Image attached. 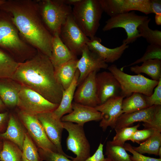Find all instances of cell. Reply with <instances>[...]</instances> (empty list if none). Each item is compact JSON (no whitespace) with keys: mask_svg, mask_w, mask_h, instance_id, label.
Instances as JSON below:
<instances>
[{"mask_svg":"<svg viewBox=\"0 0 161 161\" xmlns=\"http://www.w3.org/2000/svg\"><path fill=\"white\" fill-rule=\"evenodd\" d=\"M0 9L7 13L24 40L50 57L53 35L42 20L36 0H5Z\"/></svg>","mask_w":161,"mask_h":161,"instance_id":"6da1fadb","label":"cell"},{"mask_svg":"<svg viewBox=\"0 0 161 161\" xmlns=\"http://www.w3.org/2000/svg\"><path fill=\"white\" fill-rule=\"evenodd\" d=\"M11 78L59 105L64 90L57 80L49 58L37 51L31 58L20 63Z\"/></svg>","mask_w":161,"mask_h":161,"instance_id":"7a4b0ae2","label":"cell"},{"mask_svg":"<svg viewBox=\"0 0 161 161\" xmlns=\"http://www.w3.org/2000/svg\"><path fill=\"white\" fill-rule=\"evenodd\" d=\"M0 47L19 63L30 59L37 52L21 37L8 15L0 19Z\"/></svg>","mask_w":161,"mask_h":161,"instance_id":"3957f363","label":"cell"},{"mask_svg":"<svg viewBox=\"0 0 161 161\" xmlns=\"http://www.w3.org/2000/svg\"><path fill=\"white\" fill-rule=\"evenodd\" d=\"M103 11L99 0H81L73 6L74 21L89 38L95 36Z\"/></svg>","mask_w":161,"mask_h":161,"instance_id":"277c9868","label":"cell"},{"mask_svg":"<svg viewBox=\"0 0 161 161\" xmlns=\"http://www.w3.org/2000/svg\"><path fill=\"white\" fill-rule=\"evenodd\" d=\"M42 20L53 35L59 34L62 25L72 14V8L63 0H36Z\"/></svg>","mask_w":161,"mask_h":161,"instance_id":"5b68a950","label":"cell"},{"mask_svg":"<svg viewBox=\"0 0 161 161\" xmlns=\"http://www.w3.org/2000/svg\"><path fill=\"white\" fill-rule=\"evenodd\" d=\"M107 69L119 83L121 95L124 97H129L134 93L150 96L158 83L159 81L149 79L141 74L131 75L126 74L115 64L108 66Z\"/></svg>","mask_w":161,"mask_h":161,"instance_id":"8992f818","label":"cell"},{"mask_svg":"<svg viewBox=\"0 0 161 161\" xmlns=\"http://www.w3.org/2000/svg\"><path fill=\"white\" fill-rule=\"evenodd\" d=\"M149 18L146 16L137 15L134 11L121 13L108 19L102 30L105 32L115 28L124 29L127 37L123 40V43L128 44L133 43L140 37L138 28Z\"/></svg>","mask_w":161,"mask_h":161,"instance_id":"52a82bcc","label":"cell"},{"mask_svg":"<svg viewBox=\"0 0 161 161\" xmlns=\"http://www.w3.org/2000/svg\"><path fill=\"white\" fill-rule=\"evenodd\" d=\"M62 122L64 129L68 133L66 139L67 150L76 155L72 161H84L90 155V145L86 137L83 126L69 122Z\"/></svg>","mask_w":161,"mask_h":161,"instance_id":"ba28073f","label":"cell"},{"mask_svg":"<svg viewBox=\"0 0 161 161\" xmlns=\"http://www.w3.org/2000/svg\"><path fill=\"white\" fill-rule=\"evenodd\" d=\"M58 105L49 101L36 92L22 86L18 95L17 105L21 110L30 114L36 115L40 113L53 112Z\"/></svg>","mask_w":161,"mask_h":161,"instance_id":"9c48e42d","label":"cell"},{"mask_svg":"<svg viewBox=\"0 0 161 161\" xmlns=\"http://www.w3.org/2000/svg\"><path fill=\"white\" fill-rule=\"evenodd\" d=\"M60 37L64 43L76 56L81 55L83 49L89 39L75 22L72 14L62 25Z\"/></svg>","mask_w":161,"mask_h":161,"instance_id":"30bf717a","label":"cell"},{"mask_svg":"<svg viewBox=\"0 0 161 161\" xmlns=\"http://www.w3.org/2000/svg\"><path fill=\"white\" fill-rule=\"evenodd\" d=\"M18 116L27 130L28 134L38 148L58 153L56 147L47 136L36 115L30 114L20 110L18 112Z\"/></svg>","mask_w":161,"mask_h":161,"instance_id":"8fae6325","label":"cell"},{"mask_svg":"<svg viewBox=\"0 0 161 161\" xmlns=\"http://www.w3.org/2000/svg\"><path fill=\"white\" fill-rule=\"evenodd\" d=\"M36 115L47 136L56 147L58 152L72 159L73 157L66 154L62 149L61 142L64 128L61 120L57 118L52 112L40 113Z\"/></svg>","mask_w":161,"mask_h":161,"instance_id":"7c38bea8","label":"cell"},{"mask_svg":"<svg viewBox=\"0 0 161 161\" xmlns=\"http://www.w3.org/2000/svg\"><path fill=\"white\" fill-rule=\"evenodd\" d=\"M96 83L100 105L121 95L120 83L111 72L104 71L97 73Z\"/></svg>","mask_w":161,"mask_h":161,"instance_id":"4fadbf2b","label":"cell"},{"mask_svg":"<svg viewBox=\"0 0 161 161\" xmlns=\"http://www.w3.org/2000/svg\"><path fill=\"white\" fill-rule=\"evenodd\" d=\"M97 73L91 72L78 86L74 95V102L94 108L100 105L96 83Z\"/></svg>","mask_w":161,"mask_h":161,"instance_id":"5bb4252c","label":"cell"},{"mask_svg":"<svg viewBox=\"0 0 161 161\" xmlns=\"http://www.w3.org/2000/svg\"><path fill=\"white\" fill-rule=\"evenodd\" d=\"M81 55L77 64L79 72L78 86L91 72H97L101 69H106L108 67V64L97 54L91 51L86 45L83 49Z\"/></svg>","mask_w":161,"mask_h":161,"instance_id":"9a60e30c","label":"cell"},{"mask_svg":"<svg viewBox=\"0 0 161 161\" xmlns=\"http://www.w3.org/2000/svg\"><path fill=\"white\" fill-rule=\"evenodd\" d=\"M124 98L122 95L113 97L95 107L101 113L99 126L103 131H105L109 126L114 129L117 119L122 114V103Z\"/></svg>","mask_w":161,"mask_h":161,"instance_id":"2e32d148","label":"cell"},{"mask_svg":"<svg viewBox=\"0 0 161 161\" xmlns=\"http://www.w3.org/2000/svg\"><path fill=\"white\" fill-rule=\"evenodd\" d=\"M72 111L61 119L63 122L75 123L83 126L86 122L92 121H99L102 119L101 113L95 108L76 103H72Z\"/></svg>","mask_w":161,"mask_h":161,"instance_id":"e0dca14e","label":"cell"},{"mask_svg":"<svg viewBox=\"0 0 161 161\" xmlns=\"http://www.w3.org/2000/svg\"><path fill=\"white\" fill-rule=\"evenodd\" d=\"M101 39L96 36L89 38L86 45L89 49L101 58L107 63H113L118 60L129 46L123 43L120 46L109 48L101 44Z\"/></svg>","mask_w":161,"mask_h":161,"instance_id":"ac0fdd59","label":"cell"},{"mask_svg":"<svg viewBox=\"0 0 161 161\" xmlns=\"http://www.w3.org/2000/svg\"><path fill=\"white\" fill-rule=\"evenodd\" d=\"M22 85L11 78L0 79V97L5 106H17Z\"/></svg>","mask_w":161,"mask_h":161,"instance_id":"d6986e66","label":"cell"},{"mask_svg":"<svg viewBox=\"0 0 161 161\" xmlns=\"http://www.w3.org/2000/svg\"><path fill=\"white\" fill-rule=\"evenodd\" d=\"M156 106L130 113H123L119 117L114 129L115 130L129 127L137 122L150 123L153 117Z\"/></svg>","mask_w":161,"mask_h":161,"instance_id":"ffe728a7","label":"cell"},{"mask_svg":"<svg viewBox=\"0 0 161 161\" xmlns=\"http://www.w3.org/2000/svg\"><path fill=\"white\" fill-rule=\"evenodd\" d=\"M52 49L51 55L49 58L54 68L70 60L77 59V56L64 43L58 33L53 35Z\"/></svg>","mask_w":161,"mask_h":161,"instance_id":"44dd1931","label":"cell"},{"mask_svg":"<svg viewBox=\"0 0 161 161\" xmlns=\"http://www.w3.org/2000/svg\"><path fill=\"white\" fill-rule=\"evenodd\" d=\"M7 129L0 134V138L10 141L22 151L25 133L20 123L13 114L9 117Z\"/></svg>","mask_w":161,"mask_h":161,"instance_id":"7402d4cb","label":"cell"},{"mask_svg":"<svg viewBox=\"0 0 161 161\" xmlns=\"http://www.w3.org/2000/svg\"><path fill=\"white\" fill-rule=\"evenodd\" d=\"M79 75L78 69L76 71L74 79L70 86L64 90L61 102L58 107L52 112L54 115L61 119L64 115L70 113L72 111V103Z\"/></svg>","mask_w":161,"mask_h":161,"instance_id":"603a6c76","label":"cell"},{"mask_svg":"<svg viewBox=\"0 0 161 161\" xmlns=\"http://www.w3.org/2000/svg\"><path fill=\"white\" fill-rule=\"evenodd\" d=\"M78 59L70 60L61 66L54 68L56 78L64 90L72 82L77 70Z\"/></svg>","mask_w":161,"mask_h":161,"instance_id":"cb8c5ba5","label":"cell"},{"mask_svg":"<svg viewBox=\"0 0 161 161\" xmlns=\"http://www.w3.org/2000/svg\"><path fill=\"white\" fill-rule=\"evenodd\" d=\"M143 63L141 66L136 65L131 67V71L137 74H145L152 80L159 81L161 78V60L151 59Z\"/></svg>","mask_w":161,"mask_h":161,"instance_id":"d4e9b609","label":"cell"},{"mask_svg":"<svg viewBox=\"0 0 161 161\" xmlns=\"http://www.w3.org/2000/svg\"><path fill=\"white\" fill-rule=\"evenodd\" d=\"M149 107L145 100V95L134 93L123 99L122 103V112L127 113L140 110Z\"/></svg>","mask_w":161,"mask_h":161,"instance_id":"484cf974","label":"cell"},{"mask_svg":"<svg viewBox=\"0 0 161 161\" xmlns=\"http://www.w3.org/2000/svg\"><path fill=\"white\" fill-rule=\"evenodd\" d=\"M161 145V134L156 132L147 140L140 143L139 146H132V148L142 154H148L158 156Z\"/></svg>","mask_w":161,"mask_h":161,"instance_id":"4316f807","label":"cell"},{"mask_svg":"<svg viewBox=\"0 0 161 161\" xmlns=\"http://www.w3.org/2000/svg\"><path fill=\"white\" fill-rule=\"evenodd\" d=\"M19 63L0 49V79L11 78Z\"/></svg>","mask_w":161,"mask_h":161,"instance_id":"83f0119b","label":"cell"},{"mask_svg":"<svg viewBox=\"0 0 161 161\" xmlns=\"http://www.w3.org/2000/svg\"><path fill=\"white\" fill-rule=\"evenodd\" d=\"M22 151L15 144L7 140L3 143L0 152V161H22Z\"/></svg>","mask_w":161,"mask_h":161,"instance_id":"f1b7e54d","label":"cell"},{"mask_svg":"<svg viewBox=\"0 0 161 161\" xmlns=\"http://www.w3.org/2000/svg\"><path fill=\"white\" fill-rule=\"evenodd\" d=\"M151 18L144 21L138 28L140 37L145 38L150 44L161 46V31L158 30H153L149 27Z\"/></svg>","mask_w":161,"mask_h":161,"instance_id":"f546056e","label":"cell"},{"mask_svg":"<svg viewBox=\"0 0 161 161\" xmlns=\"http://www.w3.org/2000/svg\"><path fill=\"white\" fill-rule=\"evenodd\" d=\"M126 151L124 147L114 145L111 141L106 143L105 155L109 161H132Z\"/></svg>","mask_w":161,"mask_h":161,"instance_id":"4dcf8cb0","label":"cell"},{"mask_svg":"<svg viewBox=\"0 0 161 161\" xmlns=\"http://www.w3.org/2000/svg\"><path fill=\"white\" fill-rule=\"evenodd\" d=\"M124 12L138 11L145 14L152 13L150 0H124Z\"/></svg>","mask_w":161,"mask_h":161,"instance_id":"1f68e13d","label":"cell"},{"mask_svg":"<svg viewBox=\"0 0 161 161\" xmlns=\"http://www.w3.org/2000/svg\"><path fill=\"white\" fill-rule=\"evenodd\" d=\"M22 152L23 156L30 161H43L38 150L27 133H25Z\"/></svg>","mask_w":161,"mask_h":161,"instance_id":"d6a6232c","label":"cell"},{"mask_svg":"<svg viewBox=\"0 0 161 161\" xmlns=\"http://www.w3.org/2000/svg\"><path fill=\"white\" fill-rule=\"evenodd\" d=\"M124 0H99L103 11L110 17L123 13Z\"/></svg>","mask_w":161,"mask_h":161,"instance_id":"836d02e7","label":"cell"},{"mask_svg":"<svg viewBox=\"0 0 161 161\" xmlns=\"http://www.w3.org/2000/svg\"><path fill=\"white\" fill-rule=\"evenodd\" d=\"M139 124L132 127H124L115 130L116 134L111 141L114 145L123 147L126 141L138 129Z\"/></svg>","mask_w":161,"mask_h":161,"instance_id":"e575fe53","label":"cell"},{"mask_svg":"<svg viewBox=\"0 0 161 161\" xmlns=\"http://www.w3.org/2000/svg\"><path fill=\"white\" fill-rule=\"evenodd\" d=\"M154 59L161 60V46L150 44L147 46L145 53L141 58L128 65L123 66L120 69L123 70L125 67L132 66L146 61Z\"/></svg>","mask_w":161,"mask_h":161,"instance_id":"d590c367","label":"cell"},{"mask_svg":"<svg viewBox=\"0 0 161 161\" xmlns=\"http://www.w3.org/2000/svg\"><path fill=\"white\" fill-rule=\"evenodd\" d=\"M39 156L43 160L45 161H72L59 153L51 150L38 148Z\"/></svg>","mask_w":161,"mask_h":161,"instance_id":"8d00e7d4","label":"cell"},{"mask_svg":"<svg viewBox=\"0 0 161 161\" xmlns=\"http://www.w3.org/2000/svg\"><path fill=\"white\" fill-rule=\"evenodd\" d=\"M144 129H150L156 132H161V105L156 106L155 111L151 122L149 123H143Z\"/></svg>","mask_w":161,"mask_h":161,"instance_id":"74e56055","label":"cell"},{"mask_svg":"<svg viewBox=\"0 0 161 161\" xmlns=\"http://www.w3.org/2000/svg\"><path fill=\"white\" fill-rule=\"evenodd\" d=\"M155 132L154 130L150 129H144L141 130L137 129L129 138L128 140L140 144L147 140Z\"/></svg>","mask_w":161,"mask_h":161,"instance_id":"f35d334b","label":"cell"},{"mask_svg":"<svg viewBox=\"0 0 161 161\" xmlns=\"http://www.w3.org/2000/svg\"><path fill=\"white\" fill-rule=\"evenodd\" d=\"M145 97L149 107L153 106L161 105V78L152 94L150 96L145 95Z\"/></svg>","mask_w":161,"mask_h":161,"instance_id":"ab89813d","label":"cell"},{"mask_svg":"<svg viewBox=\"0 0 161 161\" xmlns=\"http://www.w3.org/2000/svg\"><path fill=\"white\" fill-rule=\"evenodd\" d=\"M124 148L126 151L131 153L133 156H131L132 161H161V158H156L144 156L133 149L132 146L129 143H125Z\"/></svg>","mask_w":161,"mask_h":161,"instance_id":"60d3db41","label":"cell"},{"mask_svg":"<svg viewBox=\"0 0 161 161\" xmlns=\"http://www.w3.org/2000/svg\"><path fill=\"white\" fill-rule=\"evenodd\" d=\"M103 144L100 143L95 153L84 161H109L107 158H105L103 154Z\"/></svg>","mask_w":161,"mask_h":161,"instance_id":"b9f144b4","label":"cell"},{"mask_svg":"<svg viewBox=\"0 0 161 161\" xmlns=\"http://www.w3.org/2000/svg\"><path fill=\"white\" fill-rule=\"evenodd\" d=\"M150 4L153 13L155 14H161L160 0H150Z\"/></svg>","mask_w":161,"mask_h":161,"instance_id":"7bdbcfd3","label":"cell"},{"mask_svg":"<svg viewBox=\"0 0 161 161\" xmlns=\"http://www.w3.org/2000/svg\"><path fill=\"white\" fill-rule=\"evenodd\" d=\"M7 112L0 113V134L3 129L8 117Z\"/></svg>","mask_w":161,"mask_h":161,"instance_id":"ee69618b","label":"cell"},{"mask_svg":"<svg viewBox=\"0 0 161 161\" xmlns=\"http://www.w3.org/2000/svg\"><path fill=\"white\" fill-rule=\"evenodd\" d=\"M81 0H63V1L66 4L70 6H74L79 2Z\"/></svg>","mask_w":161,"mask_h":161,"instance_id":"f6af8a7d","label":"cell"},{"mask_svg":"<svg viewBox=\"0 0 161 161\" xmlns=\"http://www.w3.org/2000/svg\"><path fill=\"white\" fill-rule=\"evenodd\" d=\"M155 20L157 25H161V14H155Z\"/></svg>","mask_w":161,"mask_h":161,"instance_id":"bcb514c9","label":"cell"},{"mask_svg":"<svg viewBox=\"0 0 161 161\" xmlns=\"http://www.w3.org/2000/svg\"><path fill=\"white\" fill-rule=\"evenodd\" d=\"M5 105L2 102L0 97V109H4L5 107Z\"/></svg>","mask_w":161,"mask_h":161,"instance_id":"7dc6e473","label":"cell"},{"mask_svg":"<svg viewBox=\"0 0 161 161\" xmlns=\"http://www.w3.org/2000/svg\"><path fill=\"white\" fill-rule=\"evenodd\" d=\"M22 161H30L27 159H26L25 157H24L22 155Z\"/></svg>","mask_w":161,"mask_h":161,"instance_id":"c3c4849f","label":"cell"},{"mask_svg":"<svg viewBox=\"0 0 161 161\" xmlns=\"http://www.w3.org/2000/svg\"><path fill=\"white\" fill-rule=\"evenodd\" d=\"M3 146V143L0 141V152L2 150Z\"/></svg>","mask_w":161,"mask_h":161,"instance_id":"681fc988","label":"cell"},{"mask_svg":"<svg viewBox=\"0 0 161 161\" xmlns=\"http://www.w3.org/2000/svg\"><path fill=\"white\" fill-rule=\"evenodd\" d=\"M5 0H0V6L2 5L5 2Z\"/></svg>","mask_w":161,"mask_h":161,"instance_id":"f907efd6","label":"cell"},{"mask_svg":"<svg viewBox=\"0 0 161 161\" xmlns=\"http://www.w3.org/2000/svg\"></svg>","mask_w":161,"mask_h":161,"instance_id":"816d5d0a","label":"cell"}]
</instances>
